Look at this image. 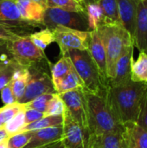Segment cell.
Listing matches in <instances>:
<instances>
[{
  "label": "cell",
  "mask_w": 147,
  "mask_h": 148,
  "mask_svg": "<svg viewBox=\"0 0 147 148\" xmlns=\"http://www.w3.org/2000/svg\"><path fill=\"white\" fill-rule=\"evenodd\" d=\"M97 3L101 6L103 14L102 24H120L116 0H98Z\"/></svg>",
  "instance_id": "cell-21"
},
{
  "label": "cell",
  "mask_w": 147,
  "mask_h": 148,
  "mask_svg": "<svg viewBox=\"0 0 147 148\" xmlns=\"http://www.w3.org/2000/svg\"><path fill=\"white\" fill-rule=\"evenodd\" d=\"M29 70V78L25 88L24 95L19 101L20 104L24 105L44 94L56 93L54 88L51 76H49L46 70H44L37 64L30 66Z\"/></svg>",
  "instance_id": "cell-7"
},
{
  "label": "cell",
  "mask_w": 147,
  "mask_h": 148,
  "mask_svg": "<svg viewBox=\"0 0 147 148\" xmlns=\"http://www.w3.org/2000/svg\"><path fill=\"white\" fill-rule=\"evenodd\" d=\"M34 131H24L10 136L7 139L8 148H23L29 141Z\"/></svg>",
  "instance_id": "cell-32"
},
{
  "label": "cell",
  "mask_w": 147,
  "mask_h": 148,
  "mask_svg": "<svg viewBox=\"0 0 147 148\" xmlns=\"http://www.w3.org/2000/svg\"><path fill=\"white\" fill-rule=\"evenodd\" d=\"M24 116H25V122L27 125V124L35 122L36 121H39L40 119L43 118L45 114L35 109L24 108Z\"/></svg>",
  "instance_id": "cell-37"
},
{
  "label": "cell",
  "mask_w": 147,
  "mask_h": 148,
  "mask_svg": "<svg viewBox=\"0 0 147 148\" xmlns=\"http://www.w3.org/2000/svg\"><path fill=\"white\" fill-rule=\"evenodd\" d=\"M62 125L36 130L29 143L23 148H39L62 140Z\"/></svg>",
  "instance_id": "cell-17"
},
{
  "label": "cell",
  "mask_w": 147,
  "mask_h": 148,
  "mask_svg": "<svg viewBox=\"0 0 147 148\" xmlns=\"http://www.w3.org/2000/svg\"><path fill=\"white\" fill-rule=\"evenodd\" d=\"M29 78V70L28 68H23L19 66L14 72L12 78L10 82L12 92L15 95L16 101L17 103L23 98L25 88Z\"/></svg>",
  "instance_id": "cell-19"
},
{
  "label": "cell",
  "mask_w": 147,
  "mask_h": 148,
  "mask_svg": "<svg viewBox=\"0 0 147 148\" xmlns=\"http://www.w3.org/2000/svg\"><path fill=\"white\" fill-rule=\"evenodd\" d=\"M134 46L138 48L140 52H146L147 49V0H139L136 25Z\"/></svg>",
  "instance_id": "cell-14"
},
{
  "label": "cell",
  "mask_w": 147,
  "mask_h": 148,
  "mask_svg": "<svg viewBox=\"0 0 147 148\" xmlns=\"http://www.w3.org/2000/svg\"><path fill=\"white\" fill-rule=\"evenodd\" d=\"M66 109V106L62 100V98L59 96L58 94H54L52 99L49 102L45 116H50V115H62Z\"/></svg>",
  "instance_id": "cell-34"
},
{
  "label": "cell",
  "mask_w": 147,
  "mask_h": 148,
  "mask_svg": "<svg viewBox=\"0 0 147 148\" xmlns=\"http://www.w3.org/2000/svg\"><path fill=\"white\" fill-rule=\"evenodd\" d=\"M120 24L134 40L136 16L139 0H116ZM134 43V42H133Z\"/></svg>",
  "instance_id": "cell-13"
},
{
  "label": "cell",
  "mask_w": 147,
  "mask_h": 148,
  "mask_svg": "<svg viewBox=\"0 0 147 148\" xmlns=\"http://www.w3.org/2000/svg\"><path fill=\"white\" fill-rule=\"evenodd\" d=\"M57 8L70 12L86 13V6L76 0H47V8Z\"/></svg>",
  "instance_id": "cell-27"
},
{
  "label": "cell",
  "mask_w": 147,
  "mask_h": 148,
  "mask_svg": "<svg viewBox=\"0 0 147 148\" xmlns=\"http://www.w3.org/2000/svg\"><path fill=\"white\" fill-rule=\"evenodd\" d=\"M85 6L88 23V30H96L98 27L102 24L103 22V14L101 8L97 2L88 3Z\"/></svg>",
  "instance_id": "cell-24"
},
{
  "label": "cell",
  "mask_w": 147,
  "mask_h": 148,
  "mask_svg": "<svg viewBox=\"0 0 147 148\" xmlns=\"http://www.w3.org/2000/svg\"><path fill=\"white\" fill-rule=\"evenodd\" d=\"M9 134L6 133V131L4 130V128H0V142L6 140L9 138Z\"/></svg>",
  "instance_id": "cell-42"
},
{
  "label": "cell",
  "mask_w": 147,
  "mask_h": 148,
  "mask_svg": "<svg viewBox=\"0 0 147 148\" xmlns=\"http://www.w3.org/2000/svg\"><path fill=\"white\" fill-rule=\"evenodd\" d=\"M30 41L33 42L34 45H36L38 49L44 51L45 49L55 42V38L52 33V30L45 28L43 29H41L39 31H36L31 35L29 36Z\"/></svg>",
  "instance_id": "cell-28"
},
{
  "label": "cell",
  "mask_w": 147,
  "mask_h": 148,
  "mask_svg": "<svg viewBox=\"0 0 147 148\" xmlns=\"http://www.w3.org/2000/svg\"><path fill=\"white\" fill-rule=\"evenodd\" d=\"M6 49L11 58L21 67L29 68L44 61L48 62L44 51L38 49L30 41L29 36H18L6 42Z\"/></svg>",
  "instance_id": "cell-5"
},
{
  "label": "cell",
  "mask_w": 147,
  "mask_h": 148,
  "mask_svg": "<svg viewBox=\"0 0 147 148\" xmlns=\"http://www.w3.org/2000/svg\"><path fill=\"white\" fill-rule=\"evenodd\" d=\"M0 23L12 28L26 23L20 15L15 0H0Z\"/></svg>",
  "instance_id": "cell-18"
},
{
  "label": "cell",
  "mask_w": 147,
  "mask_h": 148,
  "mask_svg": "<svg viewBox=\"0 0 147 148\" xmlns=\"http://www.w3.org/2000/svg\"><path fill=\"white\" fill-rule=\"evenodd\" d=\"M125 132L89 134L85 148H125Z\"/></svg>",
  "instance_id": "cell-15"
},
{
  "label": "cell",
  "mask_w": 147,
  "mask_h": 148,
  "mask_svg": "<svg viewBox=\"0 0 147 148\" xmlns=\"http://www.w3.org/2000/svg\"><path fill=\"white\" fill-rule=\"evenodd\" d=\"M5 44H6V41L0 38V47H2V46H3V45H5Z\"/></svg>",
  "instance_id": "cell-45"
},
{
  "label": "cell",
  "mask_w": 147,
  "mask_h": 148,
  "mask_svg": "<svg viewBox=\"0 0 147 148\" xmlns=\"http://www.w3.org/2000/svg\"><path fill=\"white\" fill-rule=\"evenodd\" d=\"M31 1L39 3V4H41L42 7H44L45 9H47V0H31Z\"/></svg>",
  "instance_id": "cell-43"
},
{
  "label": "cell",
  "mask_w": 147,
  "mask_h": 148,
  "mask_svg": "<svg viewBox=\"0 0 147 148\" xmlns=\"http://www.w3.org/2000/svg\"><path fill=\"white\" fill-rule=\"evenodd\" d=\"M23 20L30 25L43 24L46 9L31 0H15Z\"/></svg>",
  "instance_id": "cell-16"
},
{
  "label": "cell",
  "mask_w": 147,
  "mask_h": 148,
  "mask_svg": "<svg viewBox=\"0 0 147 148\" xmlns=\"http://www.w3.org/2000/svg\"><path fill=\"white\" fill-rule=\"evenodd\" d=\"M125 148H137L127 132H125Z\"/></svg>",
  "instance_id": "cell-40"
},
{
  "label": "cell",
  "mask_w": 147,
  "mask_h": 148,
  "mask_svg": "<svg viewBox=\"0 0 147 148\" xmlns=\"http://www.w3.org/2000/svg\"><path fill=\"white\" fill-rule=\"evenodd\" d=\"M126 131L137 148H147V131L141 128L136 123L125 125Z\"/></svg>",
  "instance_id": "cell-26"
},
{
  "label": "cell",
  "mask_w": 147,
  "mask_h": 148,
  "mask_svg": "<svg viewBox=\"0 0 147 148\" xmlns=\"http://www.w3.org/2000/svg\"><path fill=\"white\" fill-rule=\"evenodd\" d=\"M23 108L24 106L23 104L17 102L10 105H4L0 108V128H3L4 125Z\"/></svg>",
  "instance_id": "cell-31"
},
{
  "label": "cell",
  "mask_w": 147,
  "mask_h": 148,
  "mask_svg": "<svg viewBox=\"0 0 147 148\" xmlns=\"http://www.w3.org/2000/svg\"><path fill=\"white\" fill-rule=\"evenodd\" d=\"M10 58H11V56L6 49V44L0 47V63L9 60Z\"/></svg>",
  "instance_id": "cell-39"
},
{
  "label": "cell",
  "mask_w": 147,
  "mask_h": 148,
  "mask_svg": "<svg viewBox=\"0 0 147 148\" xmlns=\"http://www.w3.org/2000/svg\"><path fill=\"white\" fill-rule=\"evenodd\" d=\"M54 94H44L36 98H35L33 101L24 104V108H31V109H35L37 110L41 113H43L45 114L49 102L50 101V100L52 99Z\"/></svg>",
  "instance_id": "cell-33"
},
{
  "label": "cell",
  "mask_w": 147,
  "mask_h": 148,
  "mask_svg": "<svg viewBox=\"0 0 147 148\" xmlns=\"http://www.w3.org/2000/svg\"><path fill=\"white\" fill-rule=\"evenodd\" d=\"M97 1H98V0H96V2H97Z\"/></svg>",
  "instance_id": "cell-49"
},
{
  "label": "cell",
  "mask_w": 147,
  "mask_h": 148,
  "mask_svg": "<svg viewBox=\"0 0 147 148\" xmlns=\"http://www.w3.org/2000/svg\"><path fill=\"white\" fill-rule=\"evenodd\" d=\"M88 52L89 53L93 61L96 64L102 78L108 84L105 47H104L102 39L100 36V33L97 29L90 31V40H89Z\"/></svg>",
  "instance_id": "cell-12"
},
{
  "label": "cell",
  "mask_w": 147,
  "mask_h": 148,
  "mask_svg": "<svg viewBox=\"0 0 147 148\" xmlns=\"http://www.w3.org/2000/svg\"><path fill=\"white\" fill-rule=\"evenodd\" d=\"M43 25L53 29L56 26H64L78 30L89 31L87 13L70 12L57 8H47L44 14Z\"/></svg>",
  "instance_id": "cell-6"
},
{
  "label": "cell",
  "mask_w": 147,
  "mask_h": 148,
  "mask_svg": "<svg viewBox=\"0 0 147 148\" xmlns=\"http://www.w3.org/2000/svg\"><path fill=\"white\" fill-rule=\"evenodd\" d=\"M76 88H84V84L74 67L63 78L54 84L56 94L64 93Z\"/></svg>",
  "instance_id": "cell-20"
},
{
  "label": "cell",
  "mask_w": 147,
  "mask_h": 148,
  "mask_svg": "<svg viewBox=\"0 0 147 148\" xmlns=\"http://www.w3.org/2000/svg\"><path fill=\"white\" fill-rule=\"evenodd\" d=\"M11 26L3 24V23H0V38L7 41L12 40L16 37H17L19 35L16 32H14L11 29Z\"/></svg>",
  "instance_id": "cell-38"
},
{
  "label": "cell",
  "mask_w": 147,
  "mask_h": 148,
  "mask_svg": "<svg viewBox=\"0 0 147 148\" xmlns=\"http://www.w3.org/2000/svg\"><path fill=\"white\" fill-rule=\"evenodd\" d=\"M55 42L58 44L61 55L65 56L70 49L88 50L90 31L78 30L64 26H56L52 29Z\"/></svg>",
  "instance_id": "cell-8"
},
{
  "label": "cell",
  "mask_w": 147,
  "mask_h": 148,
  "mask_svg": "<svg viewBox=\"0 0 147 148\" xmlns=\"http://www.w3.org/2000/svg\"><path fill=\"white\" fill-rule=\"evenodd\" d=\"M0 148H8V143H7V140H3L2 142H0Z\"/></svg>",
  "instance_id": "cell-44"
},
{
  "label": "cell",
  "mask_w": 147,
  "mask_h": 148,
  "mask_svg": "<svg viewBox=\"0 0 147 148\" xmlns=\"http://www.w3.org/2000/svg\"><path fill=\"white\" fill-rule=\"evenodd\" d=\"M146 85L147 83L131 81L120 86H108L107 90L108 104L117 120L124 127L137 122L140 99Z\"/></svg>",
  "instance_id": "cell-1"
},
{
  "label": "cell",
  "mask_w": 147,
  "mask_h": 148,
  "mask_svg": "<svg viewBox=\"0 0 147 148\" xmlns=\"http://www.w3.org/2000/svg\"><path fill=\"white\" fill-rule=\"evenodd\" d=\"M18 67L19 65L12 58L0 63V91L10 82L15 70Z\"/></svg>",
  "instance_id": "cell-29"
},
{
  "label": "cell",
  "mask_w": 147,
  "mask_h": 148,
  "mask_svg": "<svg viewBox=\"0 0 147 148\" xmlns=\"http://www.w3.org/2000/svg\"><path fill=\"white\" fill-rule=\"evenodd\" d=\"M62 141L66 148H85L88 131L83 129L69 114L67 109L62 114Z\"/></svg>",
  "instance_id": "cell-10"
},
{
  "label": "cell",
  "mask_w": 147,
  "mask_h": 148,
  "mask_svg": "<svg viewBox=\"0 0 147 148\" xmlns=\"http://www.w3.org/2000/svg\"><path fill=\"white\" fill-rule=\"evenodd\" d=\"M63 101L66 109L71 117L85 130L88 131L87 105L84 95V88H76L75 89L58 94Z\"/></svg>",
  "instance_id": "cell-9"
},
{
  "label": "cell",
  "mask_w": 147,
  "mask_h": 148,
  "mask_svg": "<svg viewBox=\"0 0 147 148\" xmlns=\"http://www.w3.org/2000/svg\"><path fill=\"white\" fill-rule=\"evenodd\" d=\"M97 30L102 39L106 57L108 82L113 75L115 64L120 56L132 45L133 41L128 31L120 24H101Z\"/></svg>",
  "instance_id": "cell-3"
},
{
  "label": "cell",
  "mask_w": 147,
  "mask_h": 148,
  "mask_svg": "<svg viewBox=\"0 0 147 148\" xmlns=\"http://www.w3.org/2000/svg\"><path fill=\"white\" fill-rule=\"evenodd\" d=\"M146 54H147V49H146Z\"/></svg>",
  "instance_id": "cell-48"
},
{
  "label": "cell",
  "mask_w": 147,
  "mask_h": 148,
  "mask_svg": "<svg viewBox=\"0 0 147 148\" xmlns=\"http://www.w3.org/2000/svg\"><path fill=\"white\" fill-rule=\"evenodd\" d=\"M25 125L26 122H25L24 108H23L4 125L3 128L6 131V133L9 134V136H12L14 134L21 133Z\"/></svg>",
  "instance_id": "cell-30"
},
{
  "label": "cell",
  "mask_w": 147,
  "mask_h": 148,
  "mask_svg": "<svg viewBox=\"0 0 147 148\" xmlns=\"http://www.w3.org/2000/svg\"><path fill=\"white\" fill-rule=\"evenodd\" d=\"M136 124L147 131V85L140 99L139 113Z\"/></svg>",
  "instance_id": "cell-35"
},
{
  "label": "cell",
  "mask_w": 147,
  "mask_h": 148,
  "mask_svg": "<svg viewBox=\"0 0 147 148\" xmlns=\"http://www.w3.org/2000/svg\"><path fill=\"white\" fill-rule=\"evenodd\" d=\"M63 121L62 115H50V116H44L43 118L36 121L35 122L27 124L23 128L22 132L24 131H36L39 129L52 127H58L62 126Z\"/></svg>",
  "instance_id": "cell-25"
},
{
  "label": "cell",
  "mask_w": 147,
  "mask_h": 148,
  "mask_svg": "<svg viewBox=\"0 0 147 148\" xmlns=\"http://www.w3.org/2000/svg\"><path fill=\"white\" fill-rule=\"evenodd\" d=\"M44 148H66L65 146L63 145L62 141L60 140V141H57V142H55V143H52L50 145H48L46 146Z\"/></svg>",
  "instance_id": "cell-41"
},
{
  "label": "cell",
  "mask_w": 147,
  "mask_h": 148,
  "mask_svg": "<svg viewBox=\"0 0 147 148\" xmlns=\"http://www.w3.org/2000/svg\"><path fill=\"white\" fill-rule=\"evenodd\" d=\"M0 92H1L0 93L1 99H2V101L4 105H10V104L16 103V101L15 95L12 92L10 82Z\"/></svg>",
  "instance_id": "cell-36"
},
{
  "label": "cell",
  "mask_w": 147,
  "mask_h": 148,
  "mask_svg": "<svg viewBox=\"0 0 147 148\" xmlns=\"http://www.w3.org/2000/svg\"><path fill=\"white\" fill-rule=\"evenodd\" d=\"M76 1H78V2H80L81 3H82V4H84V5H85V3H84V0H76Z\"/></svg>",
  "instance_id": "cell-46"
},
{
  "label": "cell",
  "mask_w": 147,
  "mask_h": 148,
  "mask_svg": "<svg viewBox=\"0 0 147 148\" xmlns=\"http://www.w3.org/2000/svg\"><path fill=\"white\" fill-rule=\"evenodd\" d=\"M66 55L70 58L85 89L94 94H102L107 91L108 84L102 78L88 50L70 49Z\"/></svg>",
  "instance_id": "cell-4"
},
{
  "label": "cell",
  "mask_w": 147,
  "mask_h": 148,
  "mask_svg": "<svg viewBox=\"0 0 147 148\" xmlns=\"http://www.w3.org/2000/svg\"><path fill=\"white\" fill-rule=\"evenodd\" d=\"M84 95L89 134L118 133L125 130V127L117 120L108 104L107 91L94 94L84 88Z\"/></svg>",
  "instance_id": "cell-2"
},
{
  "label": "cell",
  "mask_w": 147,
  "mask_h": 148,
  "mask_svg": "<svg viewBox=\"0 0 147 148\" xmlns=\"http://www.w3.org/2000/svg\"><path fill=\"white\" fill-rule=\"evenodd\" d=\"M45 147H39V148H44Z\"/></svg>",
  "instance_id": "cell-47"
},
{
  "label": "cell",
  "mask_w": 147,
  "mask_h": 148,
  "mask_svg": "<svg viewBox=\"0 0 147 148\" xmlns=\"http://www.w3.org/2000/svg\"><path fill=\"white\" fill-rule=\"evenodd\" d=\"M131 79L135 82L147 83V54L140 52L136 61L132 65Z\"/></svg>",
  "instance_id": "cell-22"
},
{
  "label": "cell",
  "mask_w": 147,
  "mask_h": 148,
  "mask_svg": "<svg viewBox=\"0 0 147 148\" xmlns=\"http://www.w3.org/2000/svg\"><path fill=\"white\" fill-rule=\"evenodd\" d=\"M73 67L74 66L72 62L67 55L62 56L60 60L54 65H50V73L53 85L63 78L73 69Z\"/></svg>",
  "instance_id": "cell-23"
},
{
  "label": "cell",
  "mask_w": 147,
  "mask_h": 148,
  "mask_svg": "<svg viewBox=\"0 0 147 148\" xmlns=\"http://www.w3.org/2000/svg\"><path fill=\"white\" fill-rule=\"evenodd\" d=\"M134 45L129 47L118 59L113 77L108 82V86H120L132 81V65L133 62Z\"/></svg>",
  "instance_id": "cell-11"
}]
</instances>
